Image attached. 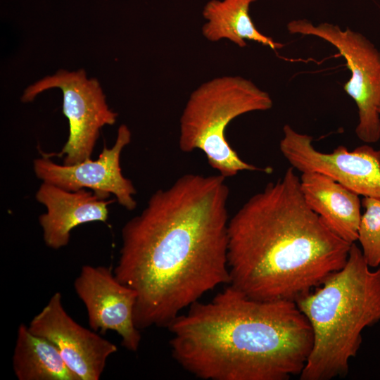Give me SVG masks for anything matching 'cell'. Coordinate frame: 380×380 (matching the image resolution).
<instances>
[{"label":"cell","instance_id":"cell-12","mask_svg":"<svg viewBox=\"0 0 380 380\" xmlns=\"http://www.w3.org/2000/svg\"><path fill=\"white\" fill-rule=\"evenodd\" d=\"M37 201L46 211L39 217L46 246L58 250L66 246L76 227L92 222H106L108 218L106 200L92 191H69L42 182L36 193Z\"/></svg>","mask_w":380,"mask_h":380},{"label":"cell","instance_id":"cell-2","mask_svg":"<svg viewBox=\"0 0 380 380\" xmlns=\"http://www.w3.org/2000/svg\"><path fill=\"white\" fill-rule=\"evenodd\" d=\"M351 244L310 208L291 166L229 218L228 285L253 299L296 302L344 266Z\"/></svg>","mask_w":380,"mask_h":380},{"label":"cell","instance_id":"cell-6","mask_svg":"<svg viewBox=\"0 0 380 380\" xmlns=\"http://www.w3.org/2000/svg\"><path fill=\"white\" fill-rule=\"evenodd\" d=\"M293 34L313 36L334 46L345 58L351 77L343 89L358 110L357 137L366 144L380 139V51L362 34L329 23L312 24L306 19L292 20L286 25Z\"/></svg>","mask_w":380,"mask_h":380},{"label":"cell","instance_id":"cell-5","mask_svg":"<svg viewBox=\"0 0 380 380\" xmlns=\"http://www.w3.org/2000/svg\"><path fill=\"white\" fill-rule=\"evenodd\" d=\"M270 94L241 76H221L203 82L190 94L179 120V147L201 151L212 168L226 179L242 171L263 170L238 155L225 136L237 117L272 108Z\"/></svg>","mask_w":380,"mask_h":380},{"label":"cell","instance_id":"cell-8","mask_svg":"<svg viewBox=\"0 0 380 380\" xmlns=\"http://www.w3.org/2000/svg\"><path fill=\"white\" fill-rule=\"evenodd\" d=\"M283 134L279 149L295 170L324 174L359 196L380 199V150L365 144L349 151L341 145L325 153L313 146L311 136L289 125Z\"/></svg>","mask_w":380,"mask_h":380},{"label":"cell","instance_id":"cell-17","mask_svg":"<svg viewBox=\"0 0 380 380\" xmlns=\"http://www.w3.org/2000/svg\"><path fill=\"white\" fill-rule=\"evenodd\" d=\"M379 114H380V106H379Z\"/></svg>","mask_w":380,"mask_h":380},{"label":"cell","instance_id":"cell-1","mask_svg":"<svg viewBox=\"0 0 380 380\" xmlns=\"http://www.w3.org/2000/svg\"><path fill=\"white\" fill-rule=\"evenodd\" d=\"M229 189L217 174L187 173L154 192L121 231L116 278L137 293L136 327H167L230 281Z\"/></svg>","mask_w":380,"mask_h":380},{"label":"cell","instance_id":"cell-10","mask_svg":"<svg viewBox=\"0 0 380 380\" xmlns=\"http://www.w3.org/2000/svg\"><path fill=\"white\" fill-rule=\"evenodd\" d=\"M131 136L128 127L121 125L114 145L110 148L104 146L96 160L90 158L70 165L57 164L42 153V156L34 160V173L42 182L66 190L87 189L104 198L113 194L122 207L132 210L137 206V190L120 167L121 153L130 143Z\"/></svg>","mask_w":380,"mask_h":380},{"label":"cell","instance_id":"cell-9","mask_svg":"<svg viewBox=\"0 0 380 380\" xmlns=\"http://www.w3.org/2000/svg\"><path fill=\"white\" fill-rule=\"evenodd\" d=\"M28 328L56 347L77 380H99L108 359L118 350L113 343L72 319L63 307L60 292L51 297Z\"/></svg>","mask_w":380,"mask_h":380},{"label":"cell","instance_id":"cell-3","mask_svg":"<svg viewBox=\"0 0 380 380\" xmlns=\"http://www.w3.org/2000/svg\"><path fill=\"white\" fill-rule=\"evenodd\" d=\"M167 327L172 355L205 380H288L303 371L313 344L296 302L251 298L229 285L197 301Z\"/></svg>","mask_w":380,"mask_h":380},{"label":"cell","instance_id":"cell-13","mask_svg":"<svg viewBox=\"0 0 380 380\" xmlns=\"http://www.w3.org/2000/svg\"><path fill=\"white\" fill-rule=\"evenodd\" d=\"M300 189L315 213L339 237L353 243L357 241L362 217L359 195L322 173H301Z\"/></svg>","mask_w":380,"mask_h":380},{"label":"cell","instance_id":"cell-16","mask_svg":"<svg viewBox=\"0 0 380 380\" xmlns=\"http://www.w3.org/2000/svg\"><path fill=\"white\" fill-rule=\"evenodd\" d=\"M357 241L362 255L372 268L380 267V199L364 197Z\"/></svg>","mask_w":380,"mask_h":380},{"label":"cell","instance_id":"cell-14","mask_svg":"<svg viewBox=\"0 0 380 380\" xmlns=\"http://www.w3.org/2000/svg\"><path fill=\"white\" fill-rule=\"evenodd\" d=\"M257 0H210L203 9L206 22L202 34L208 41L215 42L227 39L241 48L246 40L253 41L276 50L284 44L262 34L255 26L250 15L251 5Z\"/></svg>","mask_w":380,"mask_h":380},{"label":"cell","instance_id":"cell-11","mask_svg":"<svg viewBox=\"0 0 380 380\" xmlns=\"http://www.w3.org/2000/svg\"><path fill=\"white\" fill-rule=\"evenodd\" d=\"M73 286L85 306L90 328L101 334L115 331L125 349L137 351L141 336L134 319L137 293L116 278L113 268L84 265Z\"/></svg>","mask_w":380,"mask_h":380},{"label":"cell","instance_id":"cell-4","mask_svg":"<svg viewBox=\"0 0 380 380\" xmlns=\"http://www.w3.org/2000/svg\"><path fill=\"white\" fill-rule=\"evenodd\" d=\"M296 303L313 335L300 379L344 376L360 348L363 330L380 321V267L372 270L353 243L344 266Z\"/></svg>","mask_w":380,"mask_h":380},{"label":"cell","instance_id":"cell-15","mask_svg":"<svg viewBox=\"0 0 380 380\" xmlns=\"http://www.w3.org/2000/svg\"><path fill=\"white\" fill-rule=\"evenodd\" d=\"M12 367L18 380H77L56 347L23 324L18 328Z\"/></svg>","mask_w":380,"mask_h":380},{"label":"cell","instance_id":"cell-7","mask_svg":"<svg viewBox=\"0 0 380 380\" xmlns=\"http://www.w3.org/2000/svg\"><path fill=\"white\" fill-rule=\"evenodd\" d=\"M58 88L63 94V113L69 123L68 139L58 157L64 156L63 164L74 165L90 158L101 129L112 125L118 114L109 108L105 94L97 80L88 78L82 69L59 70L27 87L23 102L32 101L43 91Z\"/></svg>","mask_w":380,"mask_h":380}]
</instances>
